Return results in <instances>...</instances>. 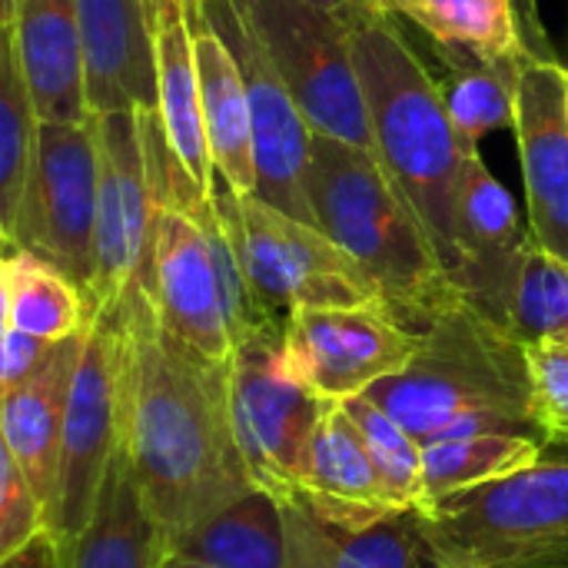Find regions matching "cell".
<instances>
[{"mask_svg": "<svg viewBox=\"0 0 568 568\" xmlns=\"http://www.w3.org/2000/svg\"><path fill=\"white\" fill-rule=\"evenodd\" d=\"M160 568H213V566H203V562H193V559H183V556L166 552V559H163V566Z\"/></svg>", "mask_w": 568, "mask_h": 568, "instance_id": "8d00e7d4", "label": "cell"}, {"mask_svg": "<svg viewBox=\"0 0 568 568\" xmlns=\"http://www.w3.org/2000/svg\"><path fill=\"white\" fill-rule=\"evenodd\" d=\"M196 7L206 17V23L220 33V40L230 47L246 87L250 120H253V160H256L253 196L273 203L276 210L296 220L313 223L310 200H306V163L313 143L310 120L303 116L286 80L260 47L236 0H196Z\"/></svg>", "mask_w": 568, "mask_h": 568, "instance_id": "7c38bea8", "label": "cell"}, {"mask_svg": "<svg viewBox=\"0 0 568 568\" xmlns=\"http://www.w3.org/2000/svg\"><path fill=\"white\" fill-rule=\"evenodd\" d=\"M513 130L532 243L568 260V63L536 57L526 67Z\"/></svg>", "mask_w": 568, "mask_h": 568, "instance_id": "2e32d148", "label": "cell"}, {"mask_svg": "<svg viewBox=\"0 0 568 568\" xmlns=\"http://www.w3.org/2000/svg\"><path fill=\"white\" fill-rule=\"evenodd\" d=\"M423 333L389 306L293 310L283 323V353L296 379L320 399H353L409 366Z\"/></svg>", "mask_w": 568, "mask_h": 568, "instance_id": "8fae6325", "label": "cell"}, {"mask_svg": "<svg viewBox=\"0 0 568 568\" xmlns=\"http://www.w3.org/2000/svg\"><path fill=\"white\" fill-rule=\"evenodd\" d=\"M120 313L123 446L170 546L253 489L230 419V366L183 343L143 283L120 300Z\"/></svg>", "mask_w": 568, "mask_h": 568, "instance_id": "6da1fadb", "label": "cell"}, {"mask_svg": "<svg viewBox=\"0 0 568 568\" xmlns=\"http://www.w3.org/2000/svg\"><path fill=\"white\" fill-rule=\"evenodd\" d=\"M313 3H320V7H326V10H333V13L346 17V20H353L359 13H369V10L379 7V0H313Z\"/></svg>", "mask_w": 568, "mask_h": 568, "instance_id": "d590c367", "label": "cell"}, {"mask_svg": "<svg viewBox=\"0 0 568 568\" xmlns=\"http://www.w3.org/2000/svg\"><path fill=\"white\" fill-rule=\"evenodd\" d=\"M313 133L373 150L349 20L313 0H236Z\"/></svg>", "mask_w": 568, "mask_h": 568, "instance_id": "52a82bcc", "label": "cell"}, {"mask_svg": "<svg viewBox=\"0 0 568 568\" xmlns=\"http://www.w3.org/2000/svg\"><path fill=\"white\" fill-rule=\"evenodd\" d=\"M40 113L17 57V43L0 30V240L13 236L27 180L37 160Z\"/></svg>", "mask_w": 568, "mask_h": 568, "instance_id": "f546056e", "label": "cell"}, {"mask_svg": "<svg viewBox=\"0 0 568 568\" xmlns=\"http://www.w3.org/2000/svg\"><path fill=\"white\" fill-rule=\"evenodd\" d=\"M53 346L57 343H47V339L30 336L23 329L3 326V336H0V389H10V386L23 383L27 376H33Z\"/></svg>", "mask_w": 568, "mask_h": 568, "instance_id": "836d02e7", "label": "cell"}, {"mask_svg": "<svg viewBox=\"0 0 568 568\" xmlns=\"http://www.w3.org/2000/svg\"><path fill=\"white\" fill-rule=\"evenodd\" d=\"M43 529H50L47 506L17 469L13 456L0 449V559L20 552Z\"/></svg>", "mask_w": 568, "mask_h": 568, "instance_id": "d6a6232c", "label": "cell"}, {"mask_svg": "<svg viewBox=\"0 0 568 568\" xmlns=\"http://www.w3.org/2000/svg\"><path fill=\"white\" fill-rule=\"evenodd\" d=\"M0 568H63L60 559V546L53 539L50 529H43L37 539H30L20 552H13L10 559H0Z\"/></svg>", "mask_w": 568, "mask_h": 568, "instance_id": "e575fe53", "label": "cell"}, {"mask_svg": "<svg viewBox=\"0 0 568 568\" xmlns=\"http://www.w3.org/2000/svg\"><path fill=\"white\" fill-rule=\"evenodd\" d=\"M63 568H160L166 559L163 532L143 499L130 453L120 446L106 466L93 513L80 536L60 549Z\"/></svg>", "mask_w": 568, "mask_h": 568, "instance_id": "cb8c5ba5", "label": "cell"}, {"mask_svg": "<svg viewBox=\"0 0 568 568\" xmlns=\"http://www.w3.org/2000/svg\"><path fill=\"white\" fill-rule=\"evenodd\" d=\"M300 493L326 519H373L393 506L373 456L363 443L356 419L343 399H323L320 419L310 436L306 469Z\"/></svg>", "mask_w": 568, "mask_h": 568, "instance_id": "7402d4cb", "label": "cell"}, {"mask_svg": "<svg viewBox=\"0 0 568 568\" xmlns=\"http://www.w3.org/2000/svg\"><path fill=\"white\" fill-rule=\"evenodd\" d=\"M97 200L100 146L93 116L83 123L40 120L37 160L17 213L13 236L37 256L60 266L90 300L97 273Z\"/></svg>", "mask_w": 568, "mask_h": 568, "instance_id": "30bf717a", "label": "cell"}, {"mask_svg": "<svg viewBox=\"0 0 568 568\" xmlns=\"http://www.w3.org/2000/svg\"><path fill=\"white\" fill-rule=\"evenodd\" d=\"M523 10H526V17H532L536 20V27H539V13H536V0H523ZM542 30V27H539Z\"/></svg>", "mask_w": 568, "mask_h": 568, "instance_id": "f35d334b", "label": "cell"}, {"mask_svg": "<svg viewBox=\"0 0 568 568\" xmlns=\"http://www.w3.org/2000/svg\"><path fill=\"white\" fill-rule=\"evenodd\" d=\"M343 403L363 433V443L373 456V466H376L393 506L419 509L426 499V493H423V443L366 393L343 399Z\"/></svg>", "mask_w": 568, "mask_h": 568, "instance_id": "4dcf8cb0", "label": "cell"}, {"mask_svg": "<svg viewBox=\"0 0 568 568\" xmlns=\"http://www.w3.org/2000/svg\"><path fill=\"white\" fill-rule=\"evenodd\" d=\"M546 439L523 433H466L423 446V506L513 476L546 453Z\"/></svg>", "mask_w": 568, "mask_h": 568, "instance_id": "f1b7e54d", "label": "cell"}, {"mask_svg": "<svg viewBox=\"0 0 568 568\" xmlns=\"http://www.w3.org/2000/svg\"><path fill=\"white\" fill-rule=\"evenodd\" d=\"M100 146L97 273L90 310L116 306L150 266L156 193L136 110L93 113Z\"/></svg>", "mask_w": 568, "mask_h": 568, "instance_id": "4fadbf2b", "label": "cell"}, {"mask_svg": "<svg viewBox=\"0 0 568 568\" xmlns=\"http://www.w3.org/2000/svg\"><path fill=\"white\" fill-rule=\"evenodd\" d=\"M140 283L150 290L160 320L183 343L206 359L230 366L236 339L223 276L206 230L190 213L156 200L150 266Z\"/></svg>", "mask_w": 568, "mask_h": 568, "instance_id": "5bb4252c", "label": "cell"}, {"mask_svg": "<svg viewBox=\"0 0 568 568\" xmlns=\"http://www.w3.org/2000/svg\"><path fill=\"white\" fill-rule=\"evenodd\" d=\"M509 329L523 343L568 346V260L532 243L519 276Z\"/></svg>", "mask_w": 568, "mask_h": 568, "instance_id": "1f68e13d", "label": "cell"}, {"mask_svg": "<svg viewBox=\"0 0 568 568\" xmlns=\"http://www.w3.org/2000/svg\"><path fill=\"white\" fill-rule=\"evenodd\" d=\"M166 552L213 568H286V523L273 493L253 486L190 532L176 536Z\"/></svg>", "mask_w": 568, "mask_h": 568, "instance_id": "d4e9b609", "label": "cell"}, {"mask_svg": "<svg viewBox=\"0 0 568 568\" xmlns=\"http://www.w3.org/2000/svg\"><path fill=\"white\" fill-rule=\"evenodd\" d=\"M439 63L446 67L443 93L449 116L459 130V136L479 150V143L503 130L516 126V103H519V83L526 67L539 57H483L473 50L456 47H433Z\"/></svg>", "mask_w": 568, "mask_h": 568, "instance_id": "4316f807", "label": "cell"}, {"mask_svg": "<svg viewBox=\"0 0 568 568\" xmlns=\"http://www.w3.org/2000/svg\"><path fill=\"white\" fill-rule=\"evenodd\" d=\"M519 3L523 0H379L396 20L416 23L433 47H456L483 57H532L539 50H532L523 33Z\"/></svg>", "mask_w": 568, "mask_h": 568, "instance_id": "83f0119b", "label": "cell"}, {"mask_svg": "<svg viewBox=\"0 0 568 568\" xmlns=\"http://www.w3.org/2000/svg\"><path fill=\"white\" fill-rule=\"evenodd\" d=\"M419 333L409 366L366 396L423 446L466 433H523L549 443L536 409L526 343L513 329L459 296Z\"/></svg>", "mask_w": 568, "mask_h": 568, "instance_id": "3957f363", "label": "cell"}, {"mask_svg": "<svg viewBox=\"0 0 568 568\" xmlns=\"http://www.w3.org/2000/svg\"><path fill=\"white\" fill-rule=\"evenodd\" d=\"M532 250L529 223H523L516 200L493 176L483 153L466 163L456 213V266L453 290L509 329L513 303L526 256Z\"/></svg>", "mask_w": 568, "mask_h": 568, "instance_id": "9a60e30c", "label": "cell"}, {"mask_svg": "<svg viewBox=\"0 0 568 568\" xmlns=\"http://www.w3.org/2000/svg\"><path fill=\"white\" fill-rule=\"evenodd\" d=\"M0 290L3 326L23 329L47 343L83 333L93 316L87 293L60 266L17 243H3Z\"/></svg>", "mask_w": 568, "mask_h": 568, "instance_id": "484cf974", "label": "cell"}, {"mask_svg": "<svg viewBox=\"0 0 568 568\" xmlns=\"http://www.w3.org/2000/svg\"><path fill=\"white\" fill-rule=\"evenodd\" d=\"M353 60L363 80L373 153L429 233L446 273L456 266V213L469 146L446 106L443 83L383 7L349 20Z\"/></svg>", "mask_w": 568, "mask_h": 568, "instance_id": "7a4b0ae2", "label": "cell"}, {"mask_svg": "<svg viewBox=\"0 0 568 568\" xmlns=\"http://www.w3.org/2000/svg\"><path fill=\"white\" fill-rule=\"evenodd\" d=\"M20 0H0V27H7L13 20V10H17Z\"/></svg>", "mask_w": 568, "mask_h": 568, "instance_id": "74e56055", "label": "cell"}, {"mask_svg": "<svg viewBox=\"0 0 568 568\" xmlns=\"http://www.w3.org/2000/svg\"><path fill=\"white\" fill-rule=\"evenodd\" d=\"M186 20L200 70V103L206 123L210 160L216 180L236 196L256 193V160H253V120L240 67L220 33L206 23L196 0H186Z\"/></svg>", "mask_w": 568, "mask_h": 568, "instance_id": "603a6c76", "label": "cell"}, {"mask_svg": "<svg viewBox=\"0 0 568 568\" xmlns=\"http://www.w3.org/2000/svg\"><path fill=\"white\" fill-rule=\"evenodd\" d=\"M80 349L83 333L60 339L33 376L0 389V446L13 456L17 469L47 509L57 489L63 419Z\"/></svg>", "mask_w": 568, "mask_h": 568, "instance_id": "d6986e66", "label": "cell"}, {"mask_svg": "<svg viewBox=\"0 0 568 568\" xmlns=\"http://www.w3.org/2000/svg\"><path fill=\"white\" fill-rule=\"evenodd\" d=\"M213 206L233 236L260 306L276 323H286L293 310L383 303L373 280L320 226L260 196H236L220 180L213 186Z\"/></svg>", "mask_w": 568, "mask_h": 568, "instance_id": "8992f818", "label": "cell"}, {"mask_svg": "<svg viewBox=\"0 0 568 568\" xmlns=\"http://www.w3.org/2000/svg\"><path fill=\"white\" fill-rule=\"evenodd\" d=\"M419 513L436 568H568V443Z\"/></svg>", "mask_w": 568, "mask_h": 568, "instance_id": "5b68a950", "label": "cell"}, {"mask_svg": "<svg viewBox=\"0 0 568 568\" xmlns=\"http://www.w3.org/2000/svg\"><path fill=\"white\" fill-rule=\"evenodd\" d=\"M0 30L17 43L40 120L83 123L93 116L87 100L80 0H20L13 20Z\"/></svg>", "mask_w": 568, "mask_h": 568, "instance_id": "ac0fdd59", "label": "cell"}, {"mask_svg": "<svg viewBox=\"0 0 568 568\" xmlns=\"http://www.w3.org/2000/svg\"><path fill=\"white\" fill-rule=\"evenodd\" d=\"M153 63H156V113L166 140L186 173L200 190L213 193L216 170L210 160L203 103H200V70L193 33L186 20V0H146Z\"/></svg>", "mask_w": 568, "mask_h": 568, "instance_id": "44dd1931", "label": "cell"}, {"mask_svg": "<svg viewBox=\"0 0 568 568\" xmlns=\"http://www.w3.org/2000/svg\"><path fill=\"white\" fill-rule=\"evenodd\" d=\"M306 200L313 223L353 256L406 326L423 329L459 300L429 233L373 150L313 133Z\"/></svg>", "mask_w": 568, "mask_h": 568, "instance_id": "277c9868", "label": "cell"}, {"mask_svg": "<svg viewBox=\"0 0 568 568\" xmlns=\"http://www.w3.org/2000/svg\"><path fill=\"white\" fill-rule=\"evenodd\" d=\"M120 389H123V313L116 306L93 310L83 329V349L73 369L60 473L53 503L47 509V526L57 546H70L87 526L97 493L103 486L106 466L120 446Z\"/></svg>", "mask_w": 568, "mask_h": 568, "instance_id": "9c48e42d", "label": "cell"}, {"mask_svg": "<svg viewBox=\"0 0 568 568\" xmlns=\"http://www.w3.org/2000/svg\"><path fill=\"white\" fill-rule=\"evenodd\" d=\"M90 113L156 110L146 0H80Z\"/></svg>", "mask_w": 568, "mask_h": 568, "instance_id": "ffe728a7", "label": "cell"}, {"mask_svg": "<svg viewBox=\"0 0 568 568\" xmlns=\"http://www.w3.org/2000/svg\"><path fill=\"white\" fill-rule=\"evenodd\" d=\"M286 523V568H436L419 509L373 519H326L300 489L280 496Z\"/></svg>", "mask_w": 568, "mask_h": 568, "instance_id": "e0dca14e", "label": "cell"}, {"mask_svg": "<svg viewBox=\"0 0 568 568\" xmlns=\"http://www.w3.org/2000/svg\"><path fill=\"white\" fill-rule=\"evenodd\" d=\"M323 399L286 363L283 326L246 333L230 359V419L253 486L276 499L303 486Z\"/></svg>", "mask_w": 568, "mask_h": 568, "instance_id": "ba28073f", "label": "cell"}]
</instances>
